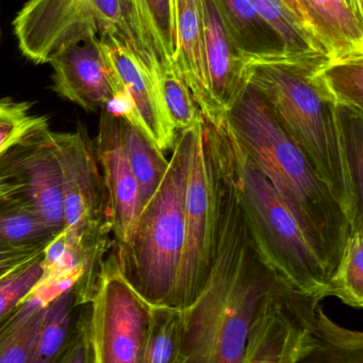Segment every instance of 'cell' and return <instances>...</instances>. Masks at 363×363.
<instances>
[{"label": "cell", "instance_id": "83f0119b", "mask_svg": "<svg viewBox=\"0 0 363 363\" xmlns=\"http://www.w3.org/2000/svg\"><path fill=\"white\" fill-rule=\"evenodd\" d=\"M283 40L288 55H326L321 43L302 27L281 0H251ZM330 57V55H328Z\"/></svg>", "mask_w": 363, "mask_h": 363}, {"label": "cell", "instance_id": "484cf974", "mask_svg": "<svg viewBox=\"0 0 363 363\" xmlns=\"http://www.w3.org/2000/svg\"><path fill=\"white\" fill-rule=\"evenodd\" d=\"M318 78L337 106L363 113V53L330 60Z\"/></svg>", "mask_w": 363, "mask_h": 363}, {"label": "cell", "instance_id": "cb8c5ba5", "mask_svg": "<svg viewBox=\"0 0 363 363\" xmlns=\"http://www.w3.org/2000/svg\"><path fill=\"white\" fill-rule=\"evenodd\" d=\"M19 192L0 201V247L48 245L57 234L30 208Z\"/></svg>", "mask_w": 363, "mask_h": 363}, {"label": "cell", "instance_id": "7402d4cb", "mask_svg": "<svg viewBox=\"0 0 363 363\" xmlns=\"http://www.w3.org/2000/svg\"><path fill=\"white\" fill-rule=\"evenodd\" d=\"M121 133L124 150L138 183L141 206H143L163 180L168 161L163 151L140 127L123 117H121Z\"/></svg>", "mask_w": 363, "mask_h": 363}, {"label": "cell", "instance_id": "836d02e7", "mask_svg": "<svg viewBox=\"0 0 363 363\" xmlns=\"http://www.w3.org/2000/svg\"><path fill=\"white\" fill-rule=\"evenodd\" d=\"M285 6L289 9L290 12L298 19L302 27L313 35L318 42L323 45L328 53L327 43H326L325 34L320 25L317 17L307 4L306 0H281Z\"/></svg>", "mask_w": 363, "mask_h": 363}, {"label": "cell", "instance_id": "d590c367", "mask_svg": "<svg viewBox=\"0 0 363 363\" xmlns=\"http://www.w3.org/2000/svg\"><path fill=\"white\" fill-rule=\"evenodd\" d=\"M21 189H23V187L18 185V184L1 180V179H0V201L8 198V196H13V194H17V192L21 191Z\"/></svg>", "mask_w": 363, "mask_h": 363}, {"label": "cell", "instance_id": "d6986e66", "mask_svg": "<svg viewBox=\"0 0 363 363\" xmlns=\"http://www.w3.org/2000/svg\"><path fill=\"white\" fill-rule=\"evenodd\" d=\"M239 52L249 60L288 55L283 40L251 0H215Z\"/></svg>", "mask_w": 363, "mask_h": 363}, {"label": "cell", "instance_id": "2e32d148", "mask_svg": "<svg viewBox=\"0 0 363 363\" xmlns=\"http://www.w3.org/2000/svg\"><path fill=\"white\" fill-rule=\"evenodd\" d=\"M124 45L138 61L174 65L177 52L173 0H123Z\"/></svg>", "mask_w": 363, "mask_h": 363}, {"label": "cell", "instance_id": "e575fe53", "mask_svg": "<svg viewBox=\"0 0 363 363\" xmlns=\"http://www.w3.org/2000/svg\"><path fill=\"white\" fill-rule=\"evenodd\" d=\"M45 247H0V279L36 257Z\"/></svg>", "mask_w": 363, "mask_h": 363}, {"label": "cell", "instance_id": "3957f363", "mask_svg": "<svg viewBox=\"0 0 363 363\" xmlns=\"http://www.w3.org/2000/svg\"><path fill=\"white\" fill-rule=\"evenodd\" d=\"M326 55H283L249 60L246 82L261 93L273 114L342 205L351 232L363 230L345 172L339 108L318 78Z\"/></svg>", "mask_w": 363, "mask_h": 363}, {"label": "cell", "instance_id": "7c38bea8", "mask_svg": "<svg viewBox=\"0 0 363 363\" xmlns=\"http://www.w3.org/2000/svg\"><path fill=\"white\" fill-rule=\"evenodd\" d=\"M98 38L119 89L131 104L134 123L162 151L173 150L177 130L164 104L161 79L142 67L111 32H104Z\"/></svg>", "mask_w": 363, "mask_h": 363}, {"label": "cell", "instance_id": "ba28073f", "mask_svg": "<svg viewBox=\"0 0 363 363\" xmlns=\"http://www.w3.org/2000/svg\"><path fill=\"white\" fill-rule=\"evenodd\" d=\"M61 170L64 230L85 252L107 255L110 215L94 140L83 123L72 132H53Z\"/></svg>", "mask_w": 363, "mask_h": 363}, {"label": "cell", "instance_id": "ac0fdd59", "mask_svg": "<svg viewBox=\"0 0 363 363\" xmlns=\"http://www.w3.org/2000/svg\"><path fill=\"white\" fill-rule=\"evenodd\" d=\"M72 284L43 279L36 290L0 323V363H27L49 303Z\"/></svg>", "mask_w": 363, "mask_h": 363}, {"label": "cell", "instance_id": "44dd1931", "mask_svg": "<svg viewBox=\"0 0 363 363\" xmlns=\"http://www.w3.org/2000/svg\"><path fill=\"white\" fill-rule=\"evenodd\" d=\"M313 345L294 363H363V333L332 321L321 303L311 323Z\"/></svg>", "mask_w": 363, "mask_h": 363}, {"label": "cell", "instance_id": "8992f818", "mask_svg": "<svg viewBox=\"0 0 363 363\" xmlns=\"http://www.w3.org/2000/svg\"><path fill=\"white\" fill-rule=\"evenodd\" d=\"M219 166L210 123L200 117L185 191V242L175 308H189L204 290L215 262Z\"/></svg>", "mask_w": 363, "mask_h": 363}, {"label": "cell", "instance_id": "8d00e7d4", "mask_svg": "<svg viewBox=\"0 0 363 363\" xmlns=\"http://www.w3.org/2000/svg\"><path fill=\"white\" fill-rule=\"evenodd\" d=\"M363 0H352V6H353L354 12L359 21L363 23Z\"/></svg>", "mask_w": 363, "mask_h": 363}, {"label": "cell", "instance_id": "603a6c76", "mask_svg": "<svg viewBox=\"0 0 363 363\" xmlns=\"http://www.w3.org/2000/svg\"><path fill=\"white\" fill-rule=\"evenodd\" d=\"M319 21L330 60L363 53V23L347 0H306Z\"/></svg>", "mask_w": 363, "mask_h": 363}, {"label": "cell", "instance_id": "4316f807", "mask_svg": "<svg viewBox=\"0 0 363 363\" xmlns=\"http://www.w3.org/2000/svg\"><path fill=\"white\" fill-rule=\"evenodd\" d=\"M326 296L338 298L353 308H362L363 230L350 234L338 267L328 284Z\"/></svg>", "mask_w": 363, "mask_h": 363}, {"label": "cell", "instance_id": "5b68a950", "mask_svg": "<svg viewBox=\"0 0 363 363\" xmlns=\"http://www.w3.org/2000/svg\"><path fill=\"white\" fill-rule=\"evenodd\" d=\"M219 129L239 204L258 253L269 268L303 296L327 298L330 274L290 209L224 121Z\"/></svg>", "mask_w": 363, "mask_h": 363}, {"label": "cell", "instance_id": "7a4b0ae2", "mask_svg": "<svg viewBox=\"0 0 363 363\" xmlns=\"http://www.w3.org/2000/svg\"><path fill=\"white\" fill-rule=\"evenodd\" d=\"M224 121L273 184L332 279L351 234L342 205L253 85L246 82Z\"/></svg>", "mask_w": 363, "mask_h": 363}, {"label": "cell", "instance_id": "8fae6325", "mask_svg": "<svg viewBox=\"0 0 363 363\" xmlns=\"http://www.w3.org/2000/svg\"><path fill=\"white\" fill-rule=\"evenodd\" d=\"M321 301L289 290L270 298L251 328L243 363H294L313 345Z\"/></svg>", "mask_w": 363, "mask_h": 363}, {"label": "cell", "instance_id": "9c48e42d", "mask_svg": "<svg viewBox=\"0 0 363 363\" xmlns=\"http://www.w3.org/2000/svg\"><path fill=\"white\" fill-rule=\"evenodd\" d=\"M151 308L126 281L113 250L102 264L90 303L95 363H142Z\"/></svg>", "mask_w": 363, "mask_h": 363}, {"label": "cell", "instance_id": "f546056e", "mask_svg": "<svg viewBox=\"0 0 363 363\" xmlns=\"http://www.w3.org/2000/svg\"><path fill=\"white\" fill-rule=\"evenodd\" d=\"M43 250L38 255L17 267L0 279V323L8 318L34 290L44 277Z\"/></svg>", "mask_w": 363, "mask_h": 363}, {"label": "cell", "instance_id": "52a82bcc", "mask_svg": "<svg viewBox=\"0 0 363 363\" xmlns=\"http://www.w3.org/2000/svg\"><path fill=\"white\" fill-rule=\"evenodd\" d=\"M23 57L49 64L64 48L111 32L124 38L123 0H29L13 21Z\"/></svg>", "mask_w": 363, "mask_h": 363}, {"label": "cell", "instance_id": "4fadbf2b", "mask_svg": "<svg viewBox=\"0 0 363 363\" xmlns=\"http://www.w3.org/2000/svg\"><path fill=\"white\" fill-rule=\"evenodd\" d=\"M53 89L87 112L100 113L121 93L102 50L99 38L64 48L50 62Z\"/></svg>", "mask_w": 363, "mask_h": 363}, {"label": "cell", "instance_id": "277c9868", "mask_svg": "<svg viewBox=\"0 0 363 363\" xmlns=\"http://www.w3.org/2000/svg\"><path fill=\"white\" fill-rule=\"evenodd\" d=\"M196 123L177 133L163 180L141 208L129 238L123 245H114L126 281L151 306L175 308L185 249V191Z\"/></svg>", "mask_w": 363, "mask_h": 363}, {"label": "cell", "instance_id": "e0dca14e", "mask_svg": "<svg viewBox=\"0 0 363 363\" xmlns=\"http://www.w3.org/2000/svg\"><path fill=\"white\" fill-rule=\"evenodd\" d=\"M205 57L211 95L225 118L226 113L246 85V63L228 33L215 0H202Z\"/></svg>", "mask_w": 363, "mask_h": 363}, {"label": "cell", "instance_id": "f1b7e54d", "mask_svg": "<svg viewBox=\"0 0 363 363\" xmlns=\"http://www.w3.org/2000/svg\"><path fill=\"white\" fill-rule=\"evenodd\" d=\"M338 108L347 182L356 206L363 213V113Z\"/></svg>", "mask_w": 363, "mask_h": 363}, {"label": "cell", "instance_id": "d4e9b609", "mask_svg": "<svg viewBox=\"0 0 363 363\" xmlns=\"http://www.w3.org/2000/svg\"><path fill=\"white\" fill-rule=\"evenodd\" d=\"M183 311L153 306L142 363H185Z\"/></svg>", "mask_w": 363, "mask_h": 363}, {"label": "cell", "instance_id": "d6a6232c", "mask_svg": "<svg viewBox=\"0 0 363 363\" xmlns=\"http://www.w3.org/2000/svg\"><path fill=\"white\" fill-rule=\"evenodd\" d=\"M90 304L83 307L80 319L72 330L58 363H95L90 339Z\"/></svg>", "mask_w": 363, "mask_h": 363}, {"label": "cell", "instance_id": "4dcf8cb0", "mask_svg": "<svg viewBox=\"0 0 363 363\" xmlns=\"http://www.w3.org/2000/svg\"><path fill=\"white\" fill-rule=\"evenodd\" d=\"M161 91L168 116L177 131L189 129L202 116L174 65L168 66L162 72Z\"/></svg>", "mask_w": 363, "mask_h": 363}, {"label": "cell", "instance_id": "74e56055", "mask_svg": "<svg viewBox=\"0 0 363 363\" xmlns=\"http://www.w3.org/2000/svg\"><path fill=\"white\" fill-rule=\"evenodd\" d=\"M347 1H349V4H351V6H352V0H347ZM352 9H353V6H352Z\"/></svg>", "mask_w": 363, "mask_h": 363}, {"label": "cell", "instance_id": "30bf717a", "mask_svg": "<svg viewBox=\"0 0 363 363\" xmlns=\"http://www.w3.org/2000/svg\"><path fill=\"white\" fill-rule=\"evenodd\" d=\"M0 179L21 185V198L55 234L64 230L61 170L47 117L0 155Z\"/></svg>", "mask_w": 363, "mask_h": 363}, {"label": "cell", "instance_id": "1f68e13d", "mask_svg": "<svg viewBox=\"0 0 363 363\" xmlns=\"http://www.w3.org/2000/svg\"><path fill=\"white\" fill-rule=\"evenodd\" d=\"M31 108L30 102L0 98V155L26 132L46 118L33 114Z\"/></svg>", "mask_w": 363, "mask_h": 363}, {"label": "cell", "instance_id": "9a60e30c", "mask_svg": "<svg viewBox=\"0 0 363 363\" xmlns=\"http://www.w3.org/2000/svg\"><path fill=\"white\" fill-rule=\"evenodd\" d=\"M173 4L177 36L175 68L204 118L213 127H221L225 118L211 95L207 72L204 4L202 0H173Z\"/></svg>", "mask_w": 363, "mask_h": 363}, {"label": "cell", "instance_id": "6da1fadb", "mask_svg": "<svg viewBox=\"0 0 363 363\" xmlns=\"http://www.w3.org/2000/svg\"><path fill=\"white\" fill-rule=\"evenodd\" d=\"M217 155L215 262L202 294L183 311L185 363H243L251 328L264 305L270 298L293 290L258 253L221 145L217 146Z\"/></svg>", "mask_w": 363, "mask_h": 363}, {"label": "cell", "instance_id": "ffe728a7", "mask_svg": "<svg viewBox=\"0 0 363 363\" xmlns=\"http://www.w3.org/2000/svg\"><path fill=\"white\" fill-rule=\"evenodd\" d=\"M74 287L64 290L49 303L27 363L59 362L87 305L79 301Z\"/></svg>", "mask_w": 363, "mask_h": 363}, {"label": "cell", "instance_id": "5bb4252c", "mask_svg": "<svg viewBox=\"0 0 363 363\" xmlns=\"http://www.w3.org/2000/svg\"><path fill=\"white\" fill-rule=\"evenodd\" d=\"M94 146L108 196L114 245H121L129 238L142 206L138 183L121 142V117L108 108L99 113Z\"/></svg>", "mask_w": 363, "mask_h": 363}]
</instances>
